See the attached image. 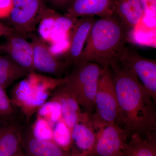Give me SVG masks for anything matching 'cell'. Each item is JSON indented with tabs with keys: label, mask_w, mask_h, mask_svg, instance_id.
<instances>
[{
	"label": "cell",
	"mask_w": 156,
	"mask_h": 156,
	"mask_svg": "<svg viewBox=\"0 0 156 156\" xmlns=\"http://www.w3.org/2000/svg\"><path fill=\"white\" fill-rule=\"evenodd\" d=\"M110 67L119 105V125L131 135L156 138L155 101L132 71L119 62Z\"/></svg>",
	"instance_id": "cell-1"
},
{
	"label": "cell",
	"mask_w": 156,
	"mask_h": 156,
	"mask_svg": "<svg viewBox=\"0 0 156 156\" xmlns=\"http://www.w3.org/2000/svg\"><path fill=\"white\" fill-rule=\"evenodd\" d=\"M130 30L115 13L96 19L76 64L94 62L103 68L116 64L126 47Z\"/></svg>",
	"instance_id": "cell-2"
},
{
	"label": "cell",
	"mask_w": 156,
	"mask_h": 156,
	"mask_svg": "<svg viewBox=\"0 0 156 156\" xmlns=\"http://www.w3.org/2000/svg\"><path fill=\"white\" fill-rule=\"evenodd\" d=\"M63 82V78L48 76L36 72L30 73L13 86L10 99L28 122L39 108L48 101L53 90Z\"/></svg>",
	"instance_id": "cell-3"
},
{
	"label": "cell",
	"mask_w": 156,
	"mask_h": 156,
	"mask_svg": "<svg viewBox=\"0 0 156 156\" xmlns=\"http://www.w3.org/2000/svg\"><path fill=\"white\" fill-rule=\"evenodd\" d=\"M64 77L63 84L74 95L84 112L93 114L98 82L103 68L92 62H80Z\"/></svg>",
	"instance_id": "cell-4"
},
{
	"label": "cell",
	"mask_w": 156,
	"mask_h": 156,
	"mask_svg": "<svg viewBox=\"0 0 156 156\" xmlns=\"http://www.w3.org/2000/svg\"><path fill=\"white\" fill-rule=\"evenodd\" d=\"M49 8L46 0H14L8 26L27 38Z\"/></svg>",
	"instance_id": "cell-5"
},
{
	"label": "cell",
	"mask_w": 156,
	"mask_h": 156,
	"mask_svg": "<svg viewBox=\"0 0 156 156\" xmlns=\"http://www.w3.org/2000/svg\"><path fill=\"white\" fill-rule=\"evenodd\" d=\"M94 119L119 125V105L113 76L110 67L103 68L95 99Z\"/></svg>",
	"instance_id": "cell-6"
},
{
	"label": "cell",
	"mask_w": 156,
	"mask_h": 156,
	"mask_svg": "<svg viewBox=\"0 0 156 156\" xmlns=\"http://www.w3.org/2000/svg\"><path fill=\"white\" fill-rule=\"evenodd\" d=\"M123 67L132 71L147 90L155 101L156 100V61L145 58L133 48L127 46L119 60Z\"/></svg>",
	"instance_id": "cell-7"
},
{
	"label": "cell",
	"mask_w": 156,
	"mask_h": 156,
	"mask_svg": "<svg viewBox=\"0 0 156 156\" xmlns=\"http://www.w3.org/2000/svg\"><path fill=\"white\" fill-rule=\"evenodd\" d=\"M98 136L95 147L88 156H119L125 148L129 134L121 126L96 121Z\"/></svg>",
	"instance_id": "cell-8"
},
{
	"label": "cell",
	"mask_w": 156,
	"mask_h": 156,
	"mask_svg": "<svg viewBox=\"0 0 156 156\" xmlns=\"http://www.w3.org/2000/svg\"><path fill=\"white\" fill-rule=\"evenodd\" d=\"M98 126L92 115L83 112L71 130V156H88L95 147L98 136Z\"/></svg>",
	"instance_id": "cell-9"
},
{
	"label": "cell",
	"mask_w": 156,
	"mask_h": 156,
	"mask_svg": "<svg viewBox=\"0 0 156 156\" xmlns=\"http://www.w3.org/2000/svg\"><path fill=\"white\" fill-rule=\"evenodd\" d=\"M34 50L33 64L35 71L49 74L61 79L68 66L63 60L53 55L49 46L39 35L33 33L28 36Z\"/></svg>",
	"instance_id": "cell-10"
},
{
	"label": "cell",
	"mask_w": 156,
	"mask_h": 156,
	"mask_svg": "<svg viewBox=\"0 0 156 156\" xmlns=\"http://www.w3.org/2000/svg\"><path fill=\"white\" fill-rule=\"evenodd\" d=\"M6 37L5 41L0 45V50L15 63L29 72H36L33 64V48L31 42L14 30Z\"/></svg>",
	"instance_id": "cell-11"
},
{
	"label": "cell",
	"mask_w": 156,
	"mask_h": 156,
	"mask_svg": "<svg viewBox=\"0 0 156 156\" xmlns=\"http://www.w3.org/2000/svg\"><path fill=\"white\" fill-rule=\"evenodd\" d=\"M96 19L92 16H87L76 20L70 30L68 49L63 54L62 59L68 67L73 66L77 63Z\"/></svg>",
	"instance_id": "cell-12"
},
{
	"label": "cell",
	"mask_w": 156,
	"mask_h": 156,
	"mask_svg": "<svg viewBox=\"0 0 156 156\" xmlns=\"http://www.w3.org/2000/svg\"><path fill=\"white\" fill-rule=\"evenodd\" d=\"M24 127L17 117L0 118V156H14L21 150Z\"/></svg>",
	"instance_id": "cell-13"
},
{
	"label": "cell",
	"mask_w": 156,
	"mask_h": 156,
	"mask_svg": "<svg viewBox=\"0 0 156 156\" xmlns=\"http://www.w3.org/2000/svg\"><path fill=\"white\" fill-rule=\"evenodd\" d=\"M115 0H74L64 15L73 19L97 16L101 17L114 13Z\"/></svg>",
	"instance_id": "cell-14"
},
{
	"label": "cell",
	"mask_w": 156,
	"mask_h": 156,
	"mask_svg": "<svg viewBox=\"0 0 156 156\" xmlns=\"http://www.w3.org/2000/svg\"><path fill=\"white\" fill-rule=\"evenodd\" d=\"M22 148L25 156H71L53 140L37 139L33 135L29 126H24Z\"/></svg>",
	"instance_id": "cell-15"
},
{
	"label": "cell",
	"mask_w": 156,
	"mask_h": 156,
	"mask_svg": "<svg viewBox=\"0 0 156 156\" xmlns=\"http://www.w3.org/2000/svg\"><path fill=\"white\" fill-rule=\"evenodd\" d=\"M50 97L60 104L62 119L72 130L83 112L75 96L62 83L53 90Z\"/></svg>",
	"instance_id": "cell-16"
},
{
	"label": "cell",
	"mask_w": 156,
	"mask_h": 156,
	"mask_svg": "<svg viewBox=\"0 0 156 156\" xmlns=\"http://www.w3.org/2000/svg\"><path fill=\"white\" fill-rule=\"evenodd\" d=\"M114 13L130 30L145 14L140 0H115Z\"/></svg>",
	"instance_id": "cell-17"
},
{
	"label": "cell",
	"mask_w": 156,
	"mask_h": 156,
	"mask_svg": "<svg viewBox=\"0 0 156 156\" xmlns=\"http://www.w3.org/2000/svg\"><path fill=\"white\" fill-rule=\"evenodd\" d=\"M122 154L123 156H156V138H144L131 134Z\"/></svg>",
	"instance_id": "cell-18"
},
{
	"label": "cell",
	"mask_w": 156,
	"mask_h": 156,
	"mask_svg": "<svg viewBox=\"0 0 156 156\" xmlns=\"http://www.w3.org/2000/svg\"><path fill=\"white\" fill-rule=\"evenodd\" d=\"M29 73L7 55L2 56L0 54V86L4 89L15 81L26 77Z\"/></svg>",
	"instance_id": "cell-19"
},
{
	"label": "cell",
	"mask_w": 156,
	"mask_h": 156,
	"mask_svg": "<svg viewBox=\"0 0 156 156\" xmlns=\"http://www.w3.org/2000/svg\"><path fill=\"white\" fill-rule=\"evenodd\" d=\"M76 19H71L57 13L51 34L50 45L68 40L70 30Z\"/></svg>",
	"instance_id": "cell-20"
},
{
	"label": "cell",
	"mask_w": 156,
	"mask_h": 156,
	"mask_svg": "<svg viewBox=\"0 0 156 156\" xmlns=\"http://www.w3.org/2000/svg\"><path fill=\"white\" fill-rule=\"evenodd\" d=\"M53 141L63 150L69 152L72 143L71 130L62 119L53 126Z\"/></svg>",
	"instance_id": "cell-21"
},
{
	"label": "cell",
	"mask_w": 156,
	"mask_h": 156,
	"mask_svg": "<svg viewBox=\"0 0 156 156\" xmlns=\"http://www.w3.org/2000/svg\"><path fill=\"white\" fill-rule=\"evenodd\" d=\"M37 115L46 119L53 126L62 119L61 105L57 101L50 98L38 110Z\"/></svg>",
	"instance_id": "cell-22"
},
{
	"label": "cell",
	"mask_w": 156,
	"mask_h": 156,
	"mask_svg": "<svg viewBox=\"0 0 156 156\" xmlns=\"http://www.w3.org/2000/svg\"><path fill=\"white\" fill-rule=\"evenodd\" d=\"M53 127L46 119L37 115L36 119L30 127L33 135L37 139L53 140Z\"/></svg>",
	"instance_id": "cell-23"
},
{
	"label": "cell",
	"mask_w": 156,
	"mask_h": 156,
	"mask_svg": "<svg viewBox=\"0 0 156 156\" xmlns=\"http://www.w3.org/2000/svg\"><path fill=\"white\" fill-rule=\"evenodd\" d=\"M57 12L54 9L49 8L42 19L39 23V36L46 43L50 44L51 36Z\"/></svg>",
	"instance_id": "cell-24"
},
{
	"label": "cell",
	"mask_w": 156,
	"mask_h": 156,
	"mask_svg": "<svg viewBox=\"0 0 156 156\" xmlns=\"http://www.w3.org/2000/svg\"><path fill=\"white\" fill-rule=\"evenodd\" d=\"M5 89L0 86V118L17 117V108L12 104Z\"/></svg>",
	"instance_id": "cell-25"
},
{
	"label": "cell",
	"mask_w": 156,
	"mask_h": 156,
	"mask_svg": "<svg viewBox=\"0 0 156 156\" xmlns=\"http://www.w3.org/2000/svg\"><path fill=\"white\" fill-rule=\"evenodd\" d=\"M13 4L14 0H0V19L9 18Z\"/></svg>",
	"instance_id": "cell-26"
},
{
	"label": "cell",
	"mask_w": 156,
	"mask_h": 156,
	"mask_svg": "<svg viewBox=\"0 0 156 156\" xmlns=\"http://www.w3.org/2000/svg\"><path fill=\"white\" fill-rule=\"evenodd\" d=\"M74 1V0H46L47 2L54 9L66 11L69 9Z\"/></svg>",
	"instance_id": "cell-27"
},
{
	"label": "cell",
	"mask_w": 156,
	"mask_h": 156,
	"mask_svg": "<svg viewBox=\"0 0 156 156\" xmlns=\"http://www.w3.org/2000/svg\"><path fill=\"white\" fill-rule=\"evenodd\" d=\"M156 0H140L144 14L155 11Z\"/></svg>",
	"instance_id": "cell-28"
},
{
	"label": "cell",
	"mask_w": 156,
	"mask_h": 156,
	"mask_svg": "<svg viewBox=\"0 0 156 156\" xmlns=\"http://www.w3.org/2000/svg\"><path fill=\"white\" fill-rule=\"evenodd\" d=\"M14 30L9 26L4 24L0 21V33L3 36L7 37L10 35Z\"/></svg>",
	"instance_id": "cell-29"
},
{
	"label": "cell",
	"mask_w": 156,
	"mask_h": 156,
	"mask_svg": "<svg viewBox=\"0 0 156 156\" xmlns=\"http://www.w3.org/2000/svg\"><path fill=\"white\" fill-rule=\"evenodd\" d=\"M14 156H25V154H24V152H23V150L22 148L21 149V150Z\"/></svg>",
	"instance_id": "cell-30"
},
{
	"label": "cell",
	"mask_w": 156,
	"mask_h": 156,
	"mask_svg": "<svg viewBox=\"0 0 156 156\" xmlns=\"http://www.w3.org/2000/svg\"><path fill=\"white\" fill-rule=\"evenodd\" d=\"M3 36V35L2 34L0 33V37H1ZM0 51H1V50H0Z\"/></svg>",
	"instance_id": "cell-31"
},
{
	"label": "cell",
	"mask_w": 156,
	"mask_h": 156,
	"mask_svg": "<svg viewBox=\"0 0 156 156\" xmlns=\"http://www.w3.org/2000/svg\"><path fill=\"white\" fill-rule=\"evenodd\" d=\"M119 156H123L122 155V154H121V155H120Z\"/></svg>",
	"instance_id": "cell-32"
}]
</instances>
